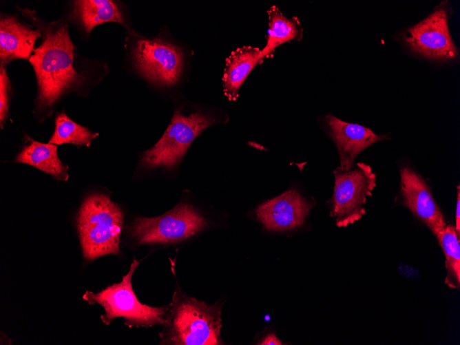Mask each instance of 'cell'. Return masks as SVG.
Listing matches in <instances>:
<instances>
[{
  "label": "cell",
  "mask_w": 460,
  "mask_h": 345,
  "mask_svg": "<svg viewBox=\"0 0 460 345\" xmlns=\"http://www.w3.org/2000/svg\"><path fill=\"white\" fill-rule=\"evenodd\" d=\"M44 39L29 59L38 85L36 103L51 107L62 95L77 89L85 81L73 66L74 45L66 25H48Z\"/></svg>",
  "instance_id": "obj_1"
},
{
  "label": "cell",
  "mask_w": 460,
  "mask_h": 345,
  "mask_svg": "<svg viewBox=\"0 0 460 345\" xmlns=\"http://www.w3.org/2000/svg\"><path fill=\"white\" fill-rule=\"evenodd\" d=\"M221 307L219 303L208 305L176 291L168 305L160 344H222Z\"/></svg>",
  "instance_id": "obj_2"
},
{
  "label": "cell",
  "mask_w": 460,
  "mask_h": 345,
  "mask_svg": "<svg viewBox=\"0 0 460 345\" xmlns=\"http://www.w3.org/2000/svg\"><path fill=\"white\" fill-rule=\"evenodd\" d=\"M123 216L121 207L105 194H92L84 200L78 213L77 229L86 260L119 254Z\"/></svg>",
  "instance_id": "obj_3"
},
{
  "label": "cell",
  "mask_w": 460,
  "mask_h": 345,
  "mask_svg": "<svg viewBox=\"0 0 460 345\" xmlns=\"http://www.w3.org/2000/svg\"><path fill=\"white\" fill-rule=\"evenodd\" d=\"M140 262L134 258L128 273L119 283L108 286L94 293L87 291L83 299L89 304H100L105 310L102 322L109 324L116 317H123L128 327H151L165 322L168 306H150L142 304L134 292L132 279Z\"/></svg>",
  "instance_id": "obj_4"
},
{
  "label": "cell",
  "mask_w": 460,
  "mask_h": 345,
  "mask_svg": "<svg viewBox=\"0 0 460 345\" xmlns=\"http://www.w3.org/2000/svg\"><path fill=\"white\" fill-rule=\"evenodd\" d=\"M218 122L215 116L202 112L186 116L176 110L160 139L143 154L142 164L147 168L174 167L194 140L206 128Z\"/></svg>",
  "instance_id": "obj_5"
},
{
  "label": "cell",
  "mask_w": 460,
  "mask_h": 345,
  "mask_svg": "<svg viewBox=\"0 0 460 345\" xmlns=\"http://www.w3.org/2000/svg\"><path fill=\"white\" fill-rule=\"evenodd\" d=\"M207 222L191 205L181 202L165 214L136 218L129 233L139 244L181 242L202 231Z\"/></svg>",
  "instance_id": "obj_6"
},
{
  "label": "cell",
  "mask_w": 460,
  "mask_h": 345,
  "mask_svg": "<svg viewBox=\"0 0 460 345\" xmlns=\"http://www.w3.org/2000/svg\"><path fill=\"white\" fill-rule=\"evenodd\" d=\"M333 174L330 216L338 227H346L366 213L364 205L376 186V175L370 166L364 163H357L355 168L346 171L337 167Z\"/></svg>",
  "instance_id": "obj_7"
},
{
  "label": "cell",
  "mask_w": 460,
  "mask_h": 345,
  "mask_svg": "<svg viewBox=\"0 0 460 345\" xmlns=\"http://www.w3.org/2000/svg\"><path fill=\"white\" fill-rule=\"evenodd\" d=\"M132 56L139 74L151 83L169 87L178 81L183 54L176 45L158 38L141 39L133 47Z\"/></svg>",
  "instance_id": "obj_8"
},
{
  "label": "cell",
  "mask_w": 460,
  "mask_h": 345,
  "mask_svg": "<svg viewBox=\"0 0 460 345\" xmlns=\"http://www.w3.org/2000/svg\"><path fill=\"white\" fill-rule=\"evenodd\" d=\"M404 40L411 50L432 60L446 61L457 56L444 7L437 8L425 19L408 29Z\"/></svg>",
  "instance_id": "obj_9"
},
{
  "label": "cell",
  "mask_w": 460,
  "mask_h": 345,
  "mask_svg": "<svg viewBox=\"0 0 460 345\" xmlns=\"http://www.w3.org/2000/svg\"><path fill=\"white\" fill-rule=\"evenodd\" d=\"M313 205L291 189L258 206V220L269 231H284L302 226Z\"/></svg>",
  "instance_id": "obj_10"
},
{
  "label": "cell",
  "mask_w": 460,
  "mask_h": 345,
  "mask_svg": "<svg viewBox=\"0 0 460 345\" xmlns=\"http://www.w3.org/2000/svg\"><path fill=\"white\" fill-rule=\"evenodd\" d=\"M400 191L404 204L436 236L446 226L439 207L423 178L410 167L400 169Z\"/></svg>",
  "instance_id": "obj_11"
},
{
  "label": "cell",
  "mask_w": 460,
  "mask_h": 345,
  "mask_svg": "<svg viewBox=\"0 0 460 345\" xmlns=\"http://www.w3.org/2000/svg\"><path fill=\"white\" fill-rule=\"evenodd\" d=\"M324 120L328 135L338 151L339 168L344 171L351 169L355 158L364 149L386 139V136L377 135L368 127L344 122L331 114L326 116Z\"/></svg>",
  "instance_id": "obj_12"
},
{
  "label": "cell",
  "mask_w": 460,
  "mask_h": 345,
  "mask_svg": "<svg viewBox=\"0 0 460 345\" xmlns=\"http://www.w3.org/2000/svg\"><path fill=\"white\" fill-rule=\"evenodd\" d=\"M39 30H33L14 17L5 16L0 20V58L1 65L13 59H28L34 52Z\"/></svg>",
  "instance_id": "obj_13"
},
{
  "label": "cell",
  "mask_w": 460,
  "mask_h": 345,
  "mask_svg": "<svg viewBox=\"0 0 460 345\" xmlns=\"http://www.w3.org/2000/svg\"><path fill=\"white\" fill-rule=\"evenodd\" d=\"M262 49L244 45L231 52L226 59L222 77L224 95L230 101H236L240 87L253 70L264 61Z\"/></svg>",
  "instance_id": "obj_14"
},
{
  "label": "cell",
  "mask_w": 460,
  "mask_h": 345,
  "mask_svg": "<svg viewBox=\"0 0 460 345\" xmlns=\"http://www.w3.org/2000/svg\"><path fill=\"white\" fill-rule=\"evenodd\" d=\"M30 143L25 145L17 155L15 161L31 165L54 178L66 180L67 167L62 163L57 154V145L43 143L29 138Z\"/></svg>",
  "instance_id": "obj_15"
},
{
  "label": "cell",
  "mask_w": 460,
  "mask_h": 345,
  "mask_svg": "<svg viewBox=\"0 0 460 345\" xmlns=\"http://www.w3.org/2000/svg\"><path fill=\"white\" fill-rule=\"evenodd\" d=\"M72 14L85 32L90 34L94 28L105 22L125 25V19L118 5L111 0H77L73 3Z\"/></svg>",
  "instance_id": "obj_16"
},
{
  "label": "cell",
  "mask_w": 460,
  "mask_h": 345,
  "mask_svg": "<svg viewBox=\"0 0 460 345\" xmlns=\"http://www.w3.org/2000/svg\"><path fill=\"white\" fill-rule=\"evenodd\" d=\"M269 28L266 43L262 49L264 59L270 57L275 49L283 43L297 40L302 37V27L295 17H287L275 6H272L267 11Z\"/></svg>",
  "instance_id": "obj_17"
},
{
  "label": "cell",
  "mask_w": 460,
  "mask_h": 345,
  "mask_svg": "<svg viewBox=\"0 0 460 345\" xmlns=\"http://www.w3.org/2000/svg\"><path fill=\"white\" fill-rule=\"evenodd\" d=\"M55 129L49 143L56 145L73 144L77 146L89 147L98 133L90 131L70 119L65 112L59 114L54 120Z\"/></svg>",
  "instance_id": "obj_18"
},
{
  "label": "cell",
  "mask_w": 460,
  "mask_h": 345,
  "mask_svg": "<svg viewBox=\"0 0 460 345\" xmlns=\"http://www.w3.org/2000/svg\"><path fill=\"white\" fill-rule=\"evenodd\" d=\"M446 257V266L448 275L460 283V247L459 238L455 227L446 224L436 236Z\"/></svg>",
  "instance_id": "obj_19"
},
{
  "label": "cell",
  "mask_w": 460,
  "mask_h": 345,
  "mask_svg": "<svg viewBox=\"0 0 460 345\" xmlns=\"http://www.w3.org/2000/svg\"><path fill=\"white\" fill-rule=\"evenodd\" d=\"M10 88V79L5 67L1 65L0 69V122L1 128L8 115Z\"/></svg>",
  "instance_id": "obj_20"
},
{
  "label": "cell",
  "mask_w": 460,
  "mask_h": 345,
  "mask_svg": "<svg viewBox=\"0 0 460 345\" xmlns=\"http://www.w3.org/2000/svg\"><path fill=\"white\" fill-rule=\"evenodd\" d=\"M258 344L261 345H281L282 342L278 338L275 333L267 334Z\"/></svg>",
  "instance_id": "obj_21"
},
{
  "label": "cell",
  "mask_w": 460,
  "mask_h": 345,
  "mask_svg": "<svg viewBox=\"0 0 460 345\" xmlns=\"http://www.w3.org/2000/svg\"><path fill=\"white\" fill-rule=\"evenodd\" d=\"M456 227L455 229L457 231V235L459 238L460 233V190L459 185L457 187V209H456Z\"/></svg>",
  "instance_id": "obj_22"
}]
</instances>
